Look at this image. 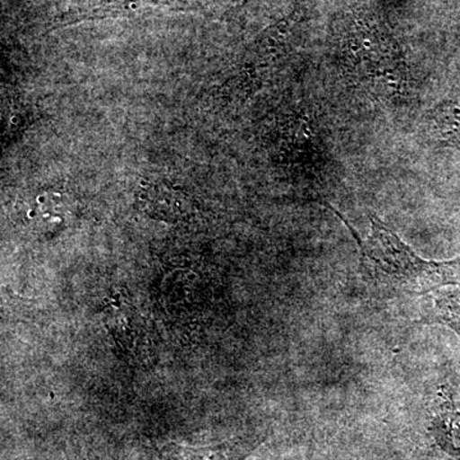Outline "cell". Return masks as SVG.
Returning <instances> with one entry per match:
<instances>
[{"label": "cell", "instance_id": "277c9868", "mask_svg": "<svg viewBox=\"0 0 460 460\" xmlns=\"http://www.w3.org/2000/svg\"><path fill=\"white\" fill-rule=\"evenodd\" d=\"M163 460H241V450L230 445L208 447H183L169 445L162 453Z\"/></svg>", "mask_w": 460, "mask_h": 460}, {"label": "cell", "instance_id": "3957f363", "mask_svg": "<svg viewBox=\"0 0 460 460\" xmlns=\"http://www.w3.org/2000/svg\"><path fill=\"white\" fill-rule=\"evenodd\" d=\"M428 298L429 305L420 323L443 325L460 339V280L435 290Z\"/></svg>", "mask_w": 460, "mask_h": 460}, {"label": "cell", "instance_id": "6da1fadb", "mask_svg": "<svg viewBox=\"0 0 460 460\" xmlns=\"http://www.w3.org/2000/svg\"><path fill=\"white\" fill-rule=\"evenodd\" d=\"M329 208L356 239L363 280L376 295L428 296L460 280V259L449 261L423 259L377 217H370V232L362 237L337 208Z\"/></svg>", "mask_w": 460, "mask_h": 460}, {"label": "cell", "instance_id": "5b68a950", "mask_svg": "<svg viewBox=\"0 0 460 460\" xmlns=\"http://www.w3.org/2000/svg\"><path fill=\"white\" fill-rule=\"evenodd\" d=\"M147 208L150 206L154 213L159 217H166L168 220L180 217L184 214L183 198L178 192H172L165 187H150L146 190Z\"/></svg>", "mask_w": 460, "mask_h": 460}, {"label": "cell", "instance_id": "7a4b0ae2", "mask_svg": "<svg viewBox=\"0 0 460 460\" xmlns=\"http://www.w3.org/2000/svg\"><path fill=\"white\" fill-rule=\"evenodd\" d=\"M436 447L454 460H460V410L452 389L441 386L429 428Z\"/></svg>", "mask_w": 460, "mask_h": 460}]
</instances>
